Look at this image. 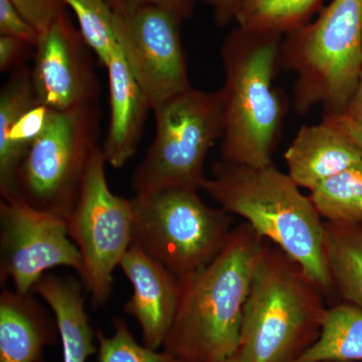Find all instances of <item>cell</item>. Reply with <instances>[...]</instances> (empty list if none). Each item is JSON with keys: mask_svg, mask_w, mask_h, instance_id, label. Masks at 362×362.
I'll return each instance as SVG.
<instances>
[{"mask_svg": "<svg viewBox=\"0 0 362 362\" xmlns=\"http://www.w3.org/2000/svg\"><path fill=\"white\" fill-rule=\"evenodd\" d=\"M117 42L151 111L189 89L183 20L157 7L113 11Z\"/></svg>", "mask_w": 362, "mask_h": 362, "instance_id": "obj_10", "label": "cell"}, {"mask_svg": "<svg viewBox=\"0 0 362 362\" xmlns=\"http://www.w3.org/2000/svg\"><path fill=\"white\" fill-rule=\"evenodd\" d=\"M324 0H240L235 21L249 32L284 37L320 13Z\"/></svg>", "mask_w": 362, "mask_h": 362, "instance_id": "obj_20", "label": "cell"}, {"mask_svg": "<svg viewBox=\"0 0 362 362\" xmlns=\"http://www.w3.org/2000/svg\"><path fill=\"white\" fill-rule=\"evenodd\" d=\"M33 45L16 37L1 35L0 37V71L1 73L13 71L25 65V59Z\"/></svg>", "mask_w": 362, "mask_h": 362, "instance_id": "obj_28", "label": "cell"}, {"mask_svg": "<svg viewBox=\"0 0 362 362\" xmlns=\"http://www.w3.org/2000/svg\"><path fill=\"white\" fill-rule=\"evenodd\" d=\"M51 308L61 337L63 362H88L98 351L97 334L85 310L83 286L71 277L44 275L33 291Z\"/></svg>", "mask_w": 362, "mask_h": 362, "instance_id": "obj_18", "label": "cell"}, {"mask_svg": "<svg viewBox=\"0 0 362 362\" xmlns=\"http://www.w3.org/2000/svg\"><path fill=\"white\" fill-rule=\"evenodd\" d=\"M225 362H243L242 359L240 358L239 354H235V356H233L230 357V358H228V361H226Z\"/></svg>", "mask_w": 362, "mask_h": 362, "instance_id": "obj_32", "label": "cell"}, {"mask_svg": "<svg viewBox=\"0 0 362 362\" xmlns=\"http://www.w3.org/2000/svg\"><path fill=\"white\" fill-rule=\"evenodd\" d=\"M342 115L347 116L362 125V71L354 96Z\"/></svg>", "mask_w": 362, "mask_h": 362, "instance_id": "obj_30", "label": "cell"}, {"mask_svg": "<svg viewBox=\"0 0 362 362\" xmlns=\"http://www.w3.org/2000/svg\"><path fill=\"white\" fill-rule=\"evenodd\" d=\"M30 25L42 33L52 25L66 4L62 0H9Z\"/></svg>", "mask_w": 362, "mask_h": 362, "instance_id": "obj_25", "label": "cell"}, {"mask_svg": "<svg viewBox=\"0 0 362 362\" xmlns=\"http://www.w3.org/2000/svg\"><path fill=\"white\" fill-rule=\"evenodd\" d=\"M312 204L331 223H362V160L310 190Z\"/></svg>", "mask_w": 362, "mask_h": 362, "instance_id": "obj_22", "label": "cell"}, {"mask_svg": "<svg viewBox=\"0 0 362 362\" xmlns=\"http://www.w3.org/2000/svg\"><path fill=\"white\" fill-rule=\"evenodd\" d=\"M103 149L90 161L75 209L66 220L69 235L83 261V284L94 307L103 306L113 289V273L132 244V199L112 192Z\"/></svg>", "mask_w": 362, "mask_h": 362, "instance_id": "obj_9", "label": "cell"}, {"mask_svg": "<svg viewBox=\"0 0 362 362\" xmlns=\"http://www.w3.org/2000/svg\"><path fill=\"white\" fill-rule=\"evenodd\" d=\"M282 39L237 26L221 45L223 161L254 168L273 163L288 106L274 85Z\"/></svg>", "mask_w": 362, "mask_h": 362, "instance_id": "obj_3", "label": "cell"}, {"mask_svg": "<svg viewBox=\"0 0 362 362\" xmlns=\"http://www.w3.org/2000/svg\"><path fill=\"white\" fill-rule=\"evenodd\" d=\"M56 267L82 275L83 261L65 218L11 199L0 202V280L21 294Z\"/></svg>", "mask_w": 362, "mask_h": 362, "instance_id": "obj_11", "label": "cell"}, {"mask_svg": "<svg viewBox=\"0 0 362 362\" xmlns=\"http://www.w3.org/2000/svg\"><path fill=\"white\" fill-rule=\"evenodd\" d=\"M77 16L78 28L90 49L106 68L118 47L114 13L106 0H62Z\"/></svg>", "mask_w": 362, "mask_h": 362, "instance_id": "obj_23", "label": "cell"}, {"mask_svg": "<svg viewBox=\"0 0 362 362\" xmlns=\"http://www.w3.org/2000/svg\"><path fill=\"white\" fill-rule=\"evenodd\" d=\"M288 175L298 187L312 190L331 176L362 160L361 149L332 116L303 125L284 154Z\"/></svg>", "mask_w": 362, "mask_h": 362, "instance_id": "obj_15", "label": "cell"}, {"mask_svg": "<svg viewBox=\"0 0 362 362\" xmlns=\"http://www.w3.org/2000/svg\"><path fill=\"white\" fill-rule=\"evenodd\" d=\"M0 35L25 40L35 47L40 33L16 11L9 0H0Z\"/></svg>", "mask_w": 362, "mask_h": 362, "instance_id": "obj_26", "label": "cell"}, {"mask_svg": "<svg viewBox=\"0 0 362 362\" xmlns=\"http://www.w3.org/2000/svg\"><path fill=\"white\" fill-rule=\"evenodd\" d=\"M280 71L296 75L293 108L342 115L362 71V0H331L306 25L285 35Z\"/></svg>", "mask_w": 362, "mask_h": 362, "instance_id": "obj_5", "label": "cell"}, {"mask_svg": "<svg viewBox=\"0 0 362 362\" xmlns=\"http://www.w3.org/2000/svg\"><path fill=\"white\" fill-rule=\"evenodd\" d=\"M119 267L133 289L124 310L139 324L143 344L157 350L163 346L175 321L180 301V280L134 243Z\"/></svg>", "mask_w": 362, "mask_h": 362, "instance_id": "obj_13", "label": "cell"}, {"mask_svg": "<svg viewBox=\"0 0 362 362\" xmlns=\"http://www.w3.org/2000/svg\"><path fill=\"white\" fill-rule=\"evenodd\" d=\"M106 69L110 92V120L102 149L107 163L119 169L135 156L147 113L151 108L119 45Z\"/></svg>", "mask_w": 362, "mask_h": 362, "instance_id": "obj_16", "label": "cell"}, {"mask_svg": "<svg viewBox=\"0 0 362 362\" xmlns=\"http://www.w3.org/2000/svg\"><path fill=\"white\" fill-rule=\"evenodd\" d=\"M202 189L294 259L325 295L332 291L324 221L289 175L273 163L254 168L221 160L214 164Z\"/></svg>", "mask_w": 362, "mask_h": 362, "instance_id": "obj_2", "label": "cell"}, {"mask_svg": "<svg viewBox=\"0 0 362 362\" xmlns=\"http://www.w3.org/2000/svg\"><path fill=\"white\" fill-rule=\"evenodd\" d=\"M100 125L98 102L49 110L45 130L18 168L14 199L68 220L99 147Z\"/></svg>", "mask_w": 362, "mask_h": 362, "instance_id": "obj_8", "label": "cell"}, {"mask_svg": "<svg viewBox=\"0 0 362 362\" xmlns=\"http://www.w3.org/2000/svg\"><path fill=\"white\" fill-rule=\"evenodd\" d=\"M324 226L333 290L362 309V226L324 221Z\"/></svg>", "mask_w": 362, "mask_h": 362, "instance_id": "obj_19", "label": "cell"}, {"mask_svg": "<svg viewBox=\"0 0 362 362\" xmlns=\"http://www.w3.org/2000/svg\"><path fill=\"white\" fill-rule=\"evenodd\" d=\"M112 11H125L137 7H157L175 14L181 20L192 18L195 0H106Z\"/></svg>", "mask_w": 362, "mask_h": 362, "instance_id": "obj_27", "label": "cell"}, {"mask_svg": "<svg viewBox=\"0 0 362 362\" xmlns=\"http://www.w3.org/2000/svg\"><path fill=\"white\" fill-rule=\"evenodd\" d=\"M114 332L106 337L98 331V362H181L165 351L148 349L137 342L122 318L113 321Z\"/></svg>", "mask_w": 362, "mask_h": 362, "instance_id": "obj_24", "label": "cell"}, {"mask_svg": "<svg viewBox=\"0 0 362 362\" xmlns=\"http://www.w3.org/2000/svg\"><path fill=\"white\" fill-rule=\"evenodd\" d=\"M329 115V114H328ZM332 116L334 120L339 124L340 127L342 128L349 137L356 143L357 146L361 149L362 151V125L356 123V121L349 118L345 115Z\"/></svg>", "mask_w": 362, "mask_h": 362, "instance_id": "obj_31", "label": "cell"}, {"mask_svg": "<svg viewBox=\"0 0 362 362\" xmlns=\"http://www.w3.org/2000/svg\"><path fill=\"white\" fill-rule=\"evenodd\" d=\"M58 325L30 295L4 288L0 295V362H42L56 344Z\"/></svg>", "mask_w": 362, "mask_h": 362, "instance_id": "obj_17", "label": "cell"}, {"mask_svg": "<svg viewBox=\"0 0 362 362\" xmlns=\"http://www.w3.org/2000/svg\"><path fill=\"white\" fill-rule=\"evenodd\" d=\"M362 362V309L335 305L326 310L317 341L296 362Z\"/></svg>", "mask_w": 362, "mask_h": 362, "instance_id": "obj_21", "label": "cell"}, {"mask_svg": "<svg viewBox=\"0 0 362 362\" xmlns=\"http://www.w3.org/2000/svg\"><path fill=\"white\" fill-rule=\"evenodd\" d=\"M213 11L216 25L226 26L235 21V11L240 0H202Z\"/></svg>", "mask_w": 362, "mask_h": 362, "instance_id": "obj_29", "label": "cell"}, {"mask_svg": "<svg viewBox=\"0 0 362 362\" xmlns=\"http://www.w3.org/2000/svg\"><path fill=\"white\" fill-rule=\"evenodd\" d=\"M325 293L299 264L267 240L243 313V362H296L320 337Z\"/></svg>", "mask_w": 362, "mask_h": 362, "instance_id": "obj_4", "label": "cell"}, {"mask_svg": "<svg viewBox=\"0 0 362 362\" xmlns=\"http://www.w3.org/2000/svg\"><path fill=\"white\" fill-rule=\"evenodd\" d=\"M320 362H346V361H320Z\"/></svg>", "mask_w": 362, "mask_h": 362, "instance_id": "obj_33", "label": "cell"}, {"mask_svg": "<svg viewBox=\"0 0 362 362\" xmlns=\"http://www.w3.org/2000/svg\"><path fill=\"white\" fill-rule=\"evenodd\" d=\"M35 49L32 77L39 104L63 112L98 102L90 47L66 9L40 33Z\"/></svg>", "mask_w": 362, "mask_h": 362, "instance_id": "obj_12", "label": "cell"}, {"mask_svg": "<svg viewBox=\"0 0 362 362\" xmlns=\"http://www.w3.org/2000/svg\"><path fill=\"white\" fill-rule=\"evenodd\" d=\"M156 134L132 175L135 195L183 188L199 192L204 163L223 135L220 95L190 87L154 109Z\"/></svg>", "mask_w": 362, "mask_h": 362, "instance_id": "obj_7", "label": "cell"}, {"mask_svg": "<svg viewBox=\"0 0 362 362\" xmlns=\"http://www.w3.org/2000/svg\"><path fill=\"white\" fill-rule=\"evenodd\" d=\"M197 192L171 188L132 199V243L178 279L214 261L233 228V214L207 206Z\"/></svg>", "mask_w": 362, "mask_h": 362, "instance_id": "obj_6", "label": "cell"}, {"mask_svg": "<svg viewBox=\"0 0 362 362\" xmlns=\"http://www.w3.org/2000/svg\"><path fill=\"white\" fill-rule=\"evenodd\" d=\"M266 242L247 221L240 223L214 261L180 279L165 351L181 362H225L239 352L244 307Z\"/></svg>", "mask_w": 362, "mask_h": 362, "instance_id": "obj_1", "label": "cell"}, {"mask_svg": "<svg viewBox=\"0 0 362 362\" xmlns=\"http://www.w3.org/2000/svg\"><path fill=\"white\" fill-rule=\"evenodd\" d=\"M49 111L35 97L32 71L25 65L11 71L0 92V194L4 201L16 199L18 168L45 130Z\"/></svg>", "mask_w": 362, "mask_h": 362, "instance_id": "obj_14", "label": "cell"}]
</instances>
